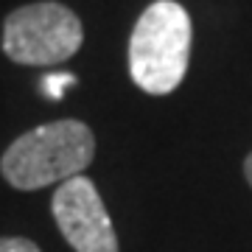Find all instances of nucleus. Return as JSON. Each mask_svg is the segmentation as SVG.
<instances>
[{
  "instance_id": "1",
  "label": "nucleus",
  "mask_w": 252,
  "mask_h": 252,
  "mask_svg": "<svg viewBox=\"0 0 252 252\" xmlns=\"http://www.w3.org/2000/svg\"><path fill=\"white\" fill-rule=\"evenodd\" d=\"M95 157V135L87 124L62 118L23 132L0 157V174L17 190H39L79 177Z\"/></svg>"
},
{
  "instance_id": "2",
  "label": "nucleus",
  "mask_w": 252,
  "mask_h": 252,
  "mask_svg": "<svg viewBox=\"0 0 252 252\" xmlns=\"http://www.w3.org/2000/svg\"><path fill=\"white\" fill-rule=\"evenodd\" d=\"M193 26L177 0H154L129 36V73L149 95H168L182 84L190 62Z\"/></svg>"
},
{
  "instance_id": "3",
  "label": "nucleus",
  "mask_w": 252,
  "mask_h": 252,
  "mask_svg": "<svg viewBox=\"0 0 252 252\" xmlns=\"http://www.w3.org/2000/svg\"><path fill=\"white\" fill-rule=\"evenodd\" d=\"M81 42L79 14L56 0L26 3L3 20V54L14 64H62L79 54Z\"/></svg>"
},
{
  "instance_id": "4",
  "label": "nucleus",
  "mask_w": 252,
  "mask_h": 252,
  "mask_svg": "<svg viewBox=\"0 0 252 252\" xmlns=\"http://www.w3.org/2000/svg\"><path fill=\"white\" fill-rule=\"evenodd\" d=\"M51 213L76 252H121L112 219L93 180L79 174L62 182L51 199Z\"/></svg>"
},
{
  "instance_id": "5",
  "label": "nucleus",
  "mask_w": 252,
  "mask_h": 252,
  "mask_svg": "<svg viewBox=\"0 0 252 252\" xmlns=\"http://www.w3.org/2000/svg\"><path fill=\"white\" fill-rule=\"evenodd\" d=\"M76 81H79V79H76L73 73H51V76H45V79H42V87H45L48 98H62L64 90H67V87H73Z\"/></svg>"
},
{
  "instance_id": "6",
  "label": "nucleus",
  "mask_w": 252,
  "mask_h": 252,
  "mask_svg": "<svg viewBox=\"0 0 252 252\" xmlns=\"http://www.w3.org/2000/svg\"><path fill=\"white\" fill-rule=\"evenodd\" d=\"M0 252H42L31 238H23V235H6L0 238Z\"/></svg>"
},
{
  "instance_id": "7",
  "label": "nucleus",
  "mask_w": 252,
  "mask_h": 252,
  "mask_svg": "<svg viewBox=\"0 0 252 252\" xmlns=\"http://www.w3.org/2000/svg\"><path fill=\"white\" fill-rule=\"evenodd\" d=\"M244 177H247V182H250V188H252V152L244 160Z\"/></svg>"
}]
</instances>
